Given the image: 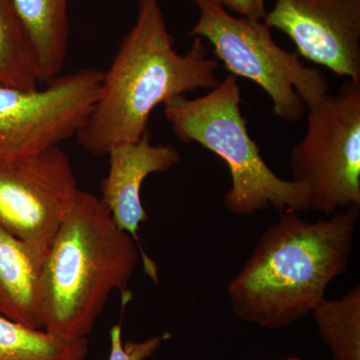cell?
Here are the masks:
<instances>
[{
	"instance_id": "6da1fadb",
	"label": "cell",
	"mask_w": 360,
	"mask_h": 360,
	"mask_svg": "<svg viewBox=\"0 0 360 360\" xmlns=\"http://www.w3.org/2000/svg\"><path fill=\"white\" fill-rule=\"evenodd\" d=\"M174 44L160 0H137L136 21L103 71L96 103L75 136L86 153L106 156L115 146L139 141L158 105L219 86V63L208 58L202 39L195 37L184 54Z\"/></svg>"
},
{
	"instance_id": "7a4b0ae2",
	"label": "cell",
	"mask_w": 360,
	"mask_h": 360,
	"mask_svg": "<svg viewBox=\"0 0 360 360\" xmlns=\"http://www.w3.org/2000/svg\"><path fill=\"white\" fill-rule=\"evenodd\" d=\"M359 217L356 205L315 222L296 212L279 213L227 286L233 314L274 329L311 314L328 284L348 269Z\"/></svg>"
},
{
	"instance_id": "3957f363",
	"label": "cell",
	"mask_w": 360,
	"mask_h": 360,
	"mask_svg": "<svg viewBox=\"0 0 360 360\" xmlns=\"http://www.w3.org/2000/svg\"><path fill=\"white\" fill-rule=\"evenodd\" d=\"M139 259L158 283V267L111 219L101 198L78 191L45 259L42 276L44 329L68 340L86 338L113 291L127 290Z\"/></svg>"
},
{
	"instance_id": "277c9868",
	"label": "cell",
	"mask_w": 360,
	"mask_h": 360,
	"mask_svg": "<svg viewBox=\"0 0 360 360\" xmlns=\"http://www.w3.org/2000/svg\"><path fill=\"white\" fill-rule=\"evenodd\" d=\"M240 96L236 77L229 75L205 96L172 98L165 104V115L179 141L196 142L226 162L232 180L224 196L229 212L251 215L269 208L279 213L307 212V189L277 176L251 139Z\"/></svg>"
},
{
	"instance_id": "5b68a950",
	"label": "cell",
	"mask_w": 360,
	"mask_h": 360,
	"mask_svg": "<svg viewBox=\"0 0 360 360\" xmlns=\"http://www.w3.org/2000/svg\"><path fill=\"white\" fill-rule=\"evenodd\" d=\"M193 1L200 18L187 37L207 39L231 75L259 85L279 120L300 122L307 108L328 94L324 73L303 65L297 52L279 46L264 20L234 18L215 0Z\"/></svg>"
},
{
	"instance_id": "8992f818",
	"label": "cell",
	"mask_w": 360,
	"mask_h": 360,
	"mask_svg": "<svg viewBox=\"0 0 360 360\" xmlns=\"http://www.w3.org/2000/svg\"><path fill=\"white\" fill-rule=\"evenodd\" d=\"M304 137L290 151L292 181L307 189L309 210L335 214L360 206V84L307 108Z\"/></svg>"
},
{
	"instance_id": "52a82bcc",
	"label": "cell",
	"mask_w": 360,
	"mask_h": 360,
	"mask_svg": "<svg viewBox=\"0 0 360 360\" xmlns=\"http://www.w3.org/2000/svg\"><path fill=\"white\" fill-rule=\"evenodd\" d=\"M103 71L59 75L42 89L0 84V160L59 146L77 136L98 97Z\"/></svg>"
},
{
	"instance_id": "ba28073f",
	"label": "cell",
	"mask_w": 360,
	"mask_h": 360,
	"mask_svg": "<svg viewBox=\"0 0 360 360\" xmlns=\"http://www.w3.org/2000/svg\"><path fill=\"white\" fill-rule=\"evenodd\" d=\"M78 191L60 146L0 160V225L16 238L49 248Z\"/></svg>"
},
{
	"instance_id": "9c48e42d",
	"label": "cell",
	"mask_w": 360,
	"mask_h": 360,
	"mask_svg": "<svg viewBox=\"0 0 360 360\" xmlns=\"http://www.w3.org/2000/svg\"><path fill=\"white\" fill-rule=\"evenodd\" d=\"M264 21L298 56L360 84V0H276Z\"/></svg>"
},
{
	"instance_id": "30bf717a",
	"label": "cell",
	"mask_w": 360,
	"mask_h": 360,
	"mask_svg": "<svg viewBox=\"0 0 360 360\" xmlns=\"http://www.w3.org/2000/svg\"><path fill=\"white\" fill-rule=\"evenodd\" d=\"M108 156L110 170L101 182V202L115 224L141 248L139 231L148 219L141 201L142 184L149 175L174 167L181 156L174 146L151 143L149 130L139 141L115 146Z\"/></svg>"
},
{
	"instance_id": "8fae6325",
	"label": "cell",
	"mask_w": 360,
	"mask_h": 360,
	"mask_svg": "<svg viewBox=\"0 0 360 360\" xmlns=\"http://www.w3.org/2000/svg\"><path fill=\"white\" fill-rule=\"evenodd\" d=\"M49 250L0 225V316L44 329L42 276Z\"/></svg>"
},
{
	"instance_id": "7c38bea8",
	"label": "cell",
	"mask_w": 360,
	"mask_h": 360,
	"mask_svg": "<svg viewBox=\"0 0 360 360\" xmlns=\"http://www.w3.org/2000/svg\"><path fill=\"white\" fill-rule=\"evenodd\" d=\"M32 42L40 84L61 75L68 58L70 25L68 0H11Z\"/></svg>"
},
{
	"instance_id": "4fadbf2b",
	"label": "cell",
	"mask_w": 360,
	"mask_h": 360,
	"mask_svg": "<svg viewBox=\"0 0 360 360\" xmlns=\"http://www.w3.org/2000/svg\"><path fill=\"white\" fill-rule=\"evenodd\" d=\"M87 338L68 340L0 316V360H84Z\"/></svg>"
},
{
	"instance_id": "5bb4252c",
	"label": "cell",
	"mask_w": 360,
	"mask_h": 360,
	"mask_svg": "<svg viewBox=\"0 0 360 360\" xmlns=\"http://www.w3.org/2000/svg\"><path fill=\"white\" fill-rule=\"evenodd\" d=\"M0 84L39 89V71L30 37L11 0H0Z\"/></svg>"
},
{
	"instance_id": "9a60e30c",
	"label": "cell",
	"mask_w": 360,
	"mask_h": 360,
	"mask_svg": "<svg viewBox=\"0 0 360 360\" xmlns=\"http://www.w3.org/2000/svg\"><path fill=\"white\" fill-rule=\"evenodd\" d=\"M322 340L335 360H360V286L340 300L324 298L312 310Z\"/></svg>"
},
{
	"instance_id": "2e32d148",
	"label": "cell",
	"mask_w": 360,
	"mask_h": 360,
	"mask_svg": "<svg viewBox=\"0 0 360 360\" xmlns=\"http://www.w3.org/2000/svg\"><path fill=\"white\" fill-rule=\"evenodd\" d=\"M110 354L108 360H146L158 352L161 345L170 340V333L153 336L141 342H123L120 324H115L110 329Z\"/></svg>"
},
{
	"instance_id": "e0dca14e",
	"label": "cell",
	"mask_w": 360,
	"mask_h": 360,
	"mask_svg": "<svg viewBox=\"0 0 360 360\" xmlns=\"http://www.w3.org/2000/svg\"><path fill=\"white\" fill-rule=\"evenodd\" d=\"M225 9L229 8L243 18L264 20L266 9L265 0H215Z\"/></svg>"
},
{
	"instance_id": "ac0fdd59",
	"label": "cell",
	"mask_w": 360,
	"mask_h": 360,
	"mask_svg": "<svg viewBox=\"0 0 360 360\" xmlns=\"http://www.w3.org/2000/svg\"><path fill=\"white\" fill-rule=\"evenodd\" d=\"M288 360H300V359H288Z\"/></svg>"
}]
</instances>
